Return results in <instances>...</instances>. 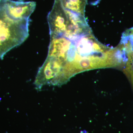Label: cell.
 Listing matches in <instances>:
<instances>
[{
	"label": "cell",
	"mask_w": 133,
	"mask_h": 133,
	"mask_svg": "<svg viewBox=\"0 0 133 133\" xmlns=\"http://www.w3.org/2000/svg\"><path fill=\"white\" fill-rule=\"evenodd\" d=\"M62 3L73 8H79L85 6L87 0H59Z\"/></svg>",
	"instance_id": "cell-3"
},
{
	"label": "cell",
	"mask_w": 133,
	"mask_h": 133,
	"mask_svg": "<svg viewBox=\"0 0 133 133\" xmlns=\"http://www.w3.org/2000/svg\"><path fill=\"white\" fill-rule=\"evenodd\" d=\"M123 34L133 43V28L130 29L128 30Z\"/></svg>",
	"instance_id": "cell-4"
},
{
	"label": "cell",
	"mask_w": 133,
	"mask_h": 133,
	"mask_svg": "<svg viewBox=\"0 0 133 133\" xmlns=\"http://www.w3.org/2000/svg\"><path fill=\"white\" fill-rule=\"evenodd\" d=\"M30 19H19L8 14L0 0V58L23 43L29 36Z\"/></svg>",
	"instance_id": "cell-1"
},
{
	"label": "cell",
	"mask_w": 133,
	"mask_h": 133,
	"mask_svg": "<svg viewBox=\"0 0 133 133\" xmlns=\"http://www.w3.org/2000/svg\"><path fill=\"white\" fill-rule=\"evenodd\" d=\"M4 3L8 14L19 19H30L36 7L35 2H25L23 0H4Z\"/></svg>",
	"instance_id": "cell-2"
}]
</instances>
